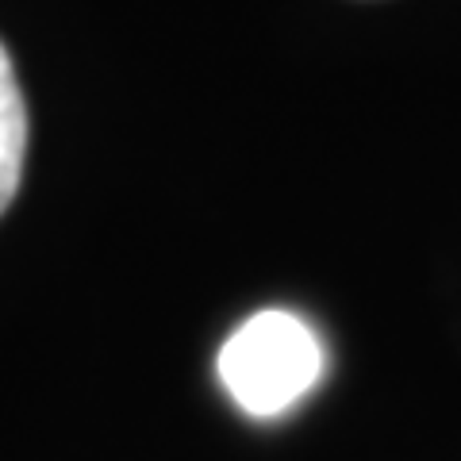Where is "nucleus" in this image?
Segmentation results:
<instances>
[{
	"instance_id": "obj_1",
	"label": "nucleus",
	"mask_w": 461,
	"mask_h": 461,
	"mask_svg": "<svg viewBox=\"0 0 461 461\" xmlns=\"http://www.w3.org/2000/svg\"><path fill=\"white\" fill-rule=\"evenodd\" d=\"M215 369L242 411L254 420H273L320 384L327 357L323 342L300 315L269 308L230 330Z\"/></svg>"
},
{
	"instance_id": "obj_2",
	"label": "nucleus",
	"mask_w": 461,
	"mask_h": 461,
	"mask_svg": "<svg viewBox=\"0 0 461 461\" xmlns=\"http://www.w3.org/2000/svg\"><path fill=\"white\" fill-rule=\"evenodd\" d=\"M23 154H27V108L12 58L5 42H0V212L12 204V196L20 189Z\"/></svg>"
}]
</instances>
